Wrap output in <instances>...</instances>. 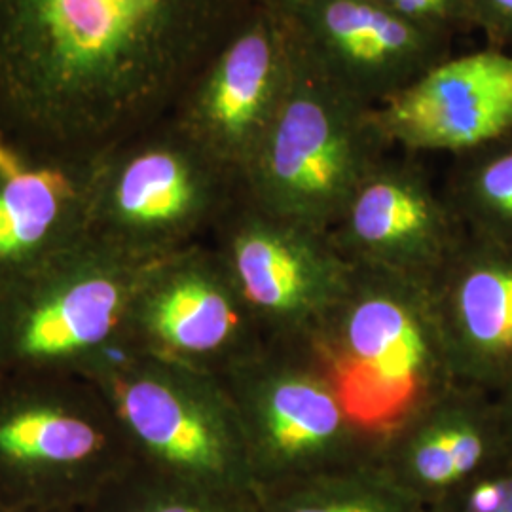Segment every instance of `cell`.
Instances as JSON below:
<instances>
[{
	"mask_svg": "<svg viewBox=\"0 0 512 512\" xmlns=\"http://www.w3.org/2000/svg\"><path fill=\"white\" fill-rule=\"evenodd\" d=\"M241 179L183 129L93 156L86 232L145 260L207 241Z\"/></svg>",
	"mask_w": 512,
	"mask_h": 512,
	"instance_id": "obj_7",
	"label": "cell"
},
{
	"mask_svg": "<svg viewBox=\"0 0 512 512\" xmlns=\"http://www.w3.org/2000/svg\"><path fill=\"white\" fill-rule=\"evenodd\" d=\"M473 29H480L494 48L512 54V0H465Z\"/></svg>",
	"mask_w": 512,
	"mask_h": 512,
	"instance_id": "obj_23",
	"label": "cell"
},
{
	"mask_svg": "<svg viewBox=\"0 0 512 512\" xmlns=\"http://www.w3.org/2000/svg\"><path fill=\"white\" fill-rule=\"evenodd\" d=\"M258 0H0V88L44 143L78 147L190 88Z\"/></svg>",
	"mask_w": 512,
	"mask_h": 512,
	"instance_id": "obj_1",
	"label": "cell"
},
{
	"mask_svg": "<svg viewBox=\"0 0 512 512\" xmlns=\"http://www.w3.org/2000/svg\"><path fill=\"white\" fill-rule=\"evenodd\" d=\"M10 512H38V511H35V507H29V509H25V511H10Z\"/></svg>",
	"mask_w": 512,
	"mask_h": 512,
	"instance_id": "obj_27",
	"label": "cell"
},
{
	"mask_svg": "<svg viewBox=\"0 0 512 512\" xmlns=\"http://www.w3.org/2000/svg\"><path fill=\"white\" fill-rule=\"evenodd\" d=\"M266 344L209 241L150 266L118 340L120 348L219 378Z\"/></svg>",
	"mask_w": 512,
	"mask_h": 512,
	"instance_id": "obj_10",
	"label": "cell"
},
{
	"mask_svg": "<svg viewBox=\"0 0 512 512\" xmlns=\"http://www.w3.org/2000/svg\"><path fill=\"white\" fill-rule=\"evenodd\" d=\"M287 18L311 63L370 107L452 55V35L374 0H308Z\"/></svg>",
	"mask_w": 512,
	"mask_h": 512,
	"instance_id": "obj_13",
	"label": "cell"
},
{
	"mask_svg": "<svg viewBox=\"0 0 512 512\" xmlns=\"http://www.w3.org/2000/svg\"><path fill=\"white\" fill-rule=\"evenodd\" d=\"M313 346L353 414L380 437L458 384L433 289L380 270L351 266L348 287Z\"/></svg>",
	"mask_w": 512,
	"mask_h": 512,
	"instance_id": "obj_2",
	"label": "cell"
},
{
	"mask_svg": "<svg viewBox=\"0 0 512 512\" xmlns=\"http://www.w3.org/2000/svg\"><path fill=\"white\" fill-rule=\"evenodd\" d=\"M31 162L19 152L18 148L12 147L2 135H0V177H12L18 175Z\"/></svg>",
	"mask_w": 512,
	"mask_h": 512,
	"instance_id": "obj_24",
	"label": "cell"
},
{
	"mask_svg": "<svg viewBox=\"0 0 512 512\" xmlns=\"http://www.w3.org/2000/svg\"><path fill=\"white\" fill-rule=\"evenodd\" d=\"M156 260L84 234L0 294V372L84 374L118 346Z\"/></svg>",
	"mask_w": 512,
	"mask_h": 512,
	"instance_id": "obj_6",
	"label": "cell"
},
{
	"mask_svg": "<svg viewBox=\"0 0 512 512\" xmlns=\"http://www.w3.org/2000/svg\"><path fill=\"white\" fill-rule=\"evenodd\" d=\"M207 241L268 344H315L351 275L329 232L274 215L241 190Z\"/></svg>",
	"mask_w": 512,
	"mask_h": 512,
	"instance_id": "obj_9",
	"label": "cell"
},
{
	"mask_svg": "<svg viewBox=\"0 0 512 512\" xmlns=\"http://www.w3.org/2000/svg\"><path fill=\"white\" fill-rule=\"evenodd\" d=\"M494 397L497 410H499V418L503 423V431H505V437H507L509 450L512 454V378L499 391H495Z\"/></svg>",
	"mask_w": 512,
	"mask_h": 512,
	"instance_id": "obj_25",
	"label": "cell"
},
{
	"mask_svg": "<svg viewBox=\"0 0 512 512\" xmlns=\"http://www.w3.org/2000/svg\"><path fill=\"white\" fill-rule=\"evenodd\" d=\"M431 289L456 382L499 391L512 378V247L465 234Z\"/></svg>",
	"mask_w": 512,
	"mask_h": 512,
	"instance_id": "obj_16",
	"label": "cell"
},
{
	"mask_svg": "<svg viewBox=\"0 0 512 512\" xmlns=\"http://www.w3.org/2000/svg\"><path fill=\"white\" fill-rule=\"evenodd\" d=\"M260 4H264V6H268V8H272V10H277V12H281V14H285V16H291L293 12H296L302 4H306L308 0H258Z\"/></svg>",
	"mask_w": 512,
	"mask_h": 512,
	"instance_id": "obj_26",
	"label": "cell"
},
{
	"mask_svg": "<svg viewBox=\"0 0 512 512\" xmlns=\"http://www.w3.org/2000/svg\"><path fill=\"white\" fill-rule=\"evenodd\" d=\"M374 109L317 69L296 40L289 92L241 175L243 194L274 215L330 232L391 148Z\"/></svg>",
	"mask_w": 512,
	"mask_h": 512,
	"instance_id": "obj_3",
	"label": "cell"
},
{
	"mask_svg": "<svg viewBox=\"0 0 512 512\" xmlns=\"http://www.w3.org/2000/svg\"><path fill=\"white\" fill-rule=\"evenodd\" d=\"M258 512H421L376 465H363L268 490Z\"/></svg>",
	"mask_w": 512,
	"mask_h": 512,
	"instance_id": "obj_19",
	"label": "cell"
},
{
	"mask_svg": "<svg viewBox=\"0 0 512 512\" xmlns=\"http://www.w3.org/2000/svg\"><path fill=\"white\" fill-rule=\"evenodd\" d=\"M129 475L135 488L126 501L124 512H241L238 497L192 486L141 465H131Z\"/></svg>",
	"mask_w": 512,
	"mask_h": 512,
	"instance_id": "obj_20",
	"label": "cell"
},
{
	"mask_svg": "<svg viewBox=\"0 0 512 512\" xmlns=\"http://www.w3.org/2000/svg\"><path fill=\"white\" fill-rule=\"evenodd\" d=\"M220 380L258 490L376 463L382 437L353 414L313 344H266Z\"/></svg>",
	"mask_w": 512,
	"mask_h": 512,
	"instance_id": "obj_4",
	"label": "cell"
},
{
	"mask_svg": "<svg viewBox=\"0 0 512 512\" xmlns=\"http://www.w3.org/2000/svg\"><path fill=\"white\" fill-rule=\"evenodd\" d=\"M84 374L109 397L135 465L222 494L258 490L219 376L120 346Z\"/></svg>",
	"mask_w": 512,
	"mask_h": 512,
	"instance_id": "obj_5",
	"label": "cell"
},
{
	"mask_svg": "<svg viewBox=\"0 0 512 512\" xmlns=\"http://www.w3.org/2000/svg\"><path fill=\"white\" fill-rule=\"evenodd\" d=\"M444 196L467 236L512 247V133L456 156Z\"/></svg>",
	"mask_w": 512,
	"mask_h": 512,
	"instance_id": "obj_18",
	"label": "cell"
},
{
	"mask_svg": "<svg viewBox=\"0 0 512 512\" xmlns=\"http://www.w3.org/2000/svg\"><path fill=\"white\" fill-rule=\"evenodd\" d=\"M387 10L442 33L473 29L465 0H374Z\"/></svg>",
	"mask_w": 512,
	"mask_h": 512,
	"instance_id": "obj_22",
	"label": "cell"
},
{
	"mask_svg": "<svg viewBox=\"0 0 512 512\" xmlns=\"http://www.w3.org/2000/svg\"><path fill=\"white\" fill-rule=\"evenodd\" d=\"M512 459L494 393L454 384L380 439L376 465L416 501H442Z\"/></svg>",
	"mask_w": 512,
	"mask_h": 512,
	"instance_id": "obj_15",
	"label": "cell"
},
{
	"mask_svg": "<svg viewBox=\"0 0 512 512\" xmlns=\"http://www.w3.org/2000/svg\"><path fill=\"white\" fill-rule=\"evenodd\" d=\"M329 236L351 266L433 287L465 232L421 164L385 156L357 186Z\"/></svg>",
	"mask_w": 512,
	"mask_h": 512,
	"instance_id": "obj_12",
	"label": "cell"
},
{
	"mask_svg": "<svg viewBox=\"0 0 512 512\" xmlns=\"http://www.w3.org/2000/svg\"><path fill=\"white\" fill-rule=\"evenodd\" d=\"M93 158L0 177V294L86 234Z\"/></svg>",
	"mask_w": 512,
	"mask_h": 512,
	"instance_id": "obj_17",
	"label": "cell"
},
{
	"mask_svg": "<svg viewBox=\"0 0 512 512\" xmlns=\"http://www.w3.org/2000/svg\"><path fill=\"white\" fill-rule=\"evenodd\" d=\"M391 148L450 152L486 147L512 133V54L484 48L448 55L374 109Z\"/></svg>",
	"mask_w": 512,
	"mask_h": 512,
	"instance_id": "obj_14",
	"label": "cell"
},
{
	"mask_svg": "<svg viewBox=\"0 0 512 512\" xmlns=\"http://www.w3.org/2000/svg\"><path fill=\"white\" fill-rule=\"evenodd\" d=\"M133 465L109 397L78 372H0V486L35 495L109 484Z\"/></svg>",
	"mask_w": 512,
	"mask_h": 512,
	"instance_id": "obj_8",
	"label": "cell"
},
{
	"mask_svg": "<svg viewBox=\"0 0 512 512\" xmlns=\"http://www.w3.org/2000/svg\"><path fill=\"white\" fill-rule=\"evenodd\" d=\"M435 512H512V459L444 497Z\"/></svg>",
	"mask_w": 512,
	"mask_h": 512,
	"instance_id": "obj_21",
	"label": "cell"
},
{
	"mask_svg": "<svg viewBox=\"0 0 512 512\" xmlns=\"http://www.w3.org/2000/svg\"><path fill=\"white\" fill-rule=\"evenodd\" d=\"M294 55L291 19L258 4L190 84L177 126L241 179L289 92Z\"/></svg>",
	"mask_w": 512,
	"mask_h": 512,
	"instance_id": "obj_11",
	"label": "cell"
}]
</instances>
